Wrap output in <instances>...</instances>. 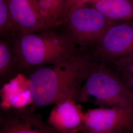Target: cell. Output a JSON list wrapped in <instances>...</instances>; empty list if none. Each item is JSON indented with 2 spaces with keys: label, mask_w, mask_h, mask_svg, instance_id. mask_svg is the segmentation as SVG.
I'll return each instance as SVG.
<instances>
[{
  "label": "cell",
  "mask_w": 133,
  "mask_h": 133,
  "mask_svg": "<svg viewBox=\"0 0 133 133\" xmlns=\"http://www.w3.org/2000/svg\"><path fill=\"white\" fill-rule=\"evenodd\" d=\"M97 61L88 49L82 48L64 61L42 66L29 76L28 86L32 104L30 109L76 101L81 87Z\"/></svg>",
  "instance_id": "cell-1"
},
{
  "label": "cell",
  "mask_w": 133,
  "mask_h": 133,
  "mask_svg": "<svg viewBox=\"0 0 133 133\" xmlns=\"http://www.w3.org/2000/svg\"><path fill=\"white\" fill-rule=\"evenodd\" d=\"M16 34L12 43L19 70L55 65L78 51L76 43L66 31L57 32L49 30Z\"/></svg>",
  "instance_id": "cell-2"
},
{
  "label": "cell",
  "mask_w": 133,
  "mask_h": 133,
  "mask_svg": "<svg viewBox=\"0 0 133 133\" xmlns=\"http://www.w3.org/2000/svg\"><path fill=\"white\" fill-rule=\"evenodd\" d=\"M91 99L102 107L133 110V93L111 66L98 61L84 81L76 101L85 103Z\"/></svg>",
  "instance_id": "cell-3"
},
{
  "label": "cell",
  "mask_w": 133,
  "mask_h": 133,
  "mask_svg": "<svg viewBox=\"0 0 133 133\" xmlns=\"http://www.w3.org/2000/svg\"><path fill=\"white\" fill-rule=\"evenodd\" d=\"M85 5L71 10L63 23L65 24V31L76 45L88 49L98 42L115 21L108 18L94 7Z\"/></svg>",
  "instance_id": "cell-4"
},
{
  "label": "cell",
  "mask_w": 133,
  "mask_h": 133,
  "mask_svg": "<svg viewBox=\"0 0 133 133\" xmlns=\"http://www.w3.org/2000/svg\"><path fill=\"white\" fill-rule=\"evenodd\" d=\"M88 49L96 60L109 66L133 52V19L114 22Z\"/></svg>",
  "instance_id": "cell-5"
},
{
  "label": "cell",
  "mask_w": 133,
  "mask_h": 133,
  "mask_svg": "<svg viewBox=\"0 0 133 133\" xmlns=\"http://www.w3.org/2000/svg\"><path fill=\"white\" fill-rule=\"evenodd\" d=\"M133 129V110L118 107H102L85 112L82 132L130 133Z\"/></svg>",
  "instance_id": "cell-6"
},
{
  "label": "cell",
  "mask_w": 133,
  "mask_h": 133,
  "mask_svg": "<svg viewBox=\"0 0 133 133\" xmlns=\"http://www.w3.org/2000/svg\"><path fill=\"white\" fill-rule=\"evenodd\" d=\"M0 133H60L30 107L1 109Z\"/></svg>",
  "instance_id": "cell-7"
},
{
  "label": "cell",
  "mask_w": 133,
  "mask_h": 133,
  "mask_svg": "<svg viewBox=\"0 0 133 133\" xmlns=\"http://www.w3.org/2000/svg\"><path fill=\"white\" fill-rule=\"evenodd\" d=\"M8 3L16 33L43 32L54 27L43 14L38 0H8Z\"/></svg>",
  "instance_id": "cell-8"
},
{
  "label": "cell",
  "mask_w": 133,
  "mask_h": 133,
  "mask_svg": "<svg viewBox=\"0 0 133 133\" xmlns=\"http://www.w3.org/2000/svg\"><path fill=\"white\" fill-rule=\"evenodd\" d=\"M84 117L82 106L67 100L54 105L47 122L60 133H78L84 128Z\"/></svg>",
  "instance_id": "cell-9"
},
{
  "label": "cell",
  "mask_w": 133,
  "mask_h": 133,
  "mask_svg": "<svg viewBox=\"0 0 133 133\" xmlns=\"http://www.w3.org/2000/svg\"><path fill=\"white\" fill-rule=\"evenodd\" d=\"M90 4L113 21L133 19V0H96Z\"/></svg>",
  "instance_id": "cell-10"
},
{
  "label": "cell",
  "mask_w": 133,
  "mask_h": 133,
  "mask_svg": "<svg viewBox=\"0 0 133 133\" xmlns=\"http://www.w3.org/2000/svg\"><path fill=\"white\" fill-rule=\"evenodd\" d=\"M19 70V64L12 42L3 39L0 42V76L3 82Z\"/></svg>",
  "instance_id": "cell-11"
},
{
  "label": "cell",
  "mask_w": 133,
  "mask_h": 133,
  "mask_svg": "<svg viewBox=\"0 0 133 133\" xmlns=\"http://www.w3.org/2000/svg\"><path fill=\"white\" fill-rule=\"evenodd\" d=\"M127 89L133 94V52L110 66Z\"/></svg>",
  "instance_id": "cell-12"
},
{
  "label": "cell",
  "mask_w": 133,
  "mask_h": 133,
  "mask_svg": "<svg viewBox=\"0 0 133 133\" xmlns=\"http://www.w3.org/2000/svg\"><path fill=\"white\" fill-rule=\"evenodd\" d=\"M0 33L3 38H8L16 33L10 16L8 0H0Z\"/></svg>",
  "instance_id": "cell-13"
},
{
  "label": "cell",
  "mask_w": 133,
  "mask_h": 133,
  "mask_svg": "<svg viewBox=\"0 0 133 133\" xmlns=\"http://www.w3.org/2000/svg\"><path fill=\"white\" fill-rule=\"evenodd\" d=\"M96 0H65L62 6V11L61 14L60 22H63V19L65 18L66 14L71 10L87 4H90Z\"/></svg>",
  "instance_id": "cell-14"
},
{
  "label": "cell",
  "mask_w": 133,
  "mask_h": 133,
  "mask_svg": "<svg viewBox=\"0 0 133 133\" xmlns=\"http://www.w3.org/2000/svg\"><path fill=\"white\" fill-rule=\"evenodd\" d=\"M83 133V132H79V133ZM125 133V132H121V131H116V132H110V133Z\"/></svg>",
  "instance_id": "cell-15"
},
{
  "label": "cell",
  "mask_w": 133,
  "mask_h": 133,
  "mask_svg": "<svg viewBox=\"0 0 133 133\" xmlns=\"http://www.w3.org/2000/svg\"><path fill=\"white\" fill-rule=\"evenodd\" d=\"M130 133H133V129L131 130V131L130 132Z\"/></svg>",
  "instance_id": "cell-16"
}]
</instances>
